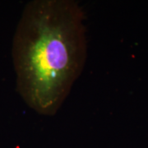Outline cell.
Wrapping results in <instances>:
<instances>
[{
    "label": "cell",
    "instance_id": "1",
    "mask_svg": "<svg viewBox=\"0 0 148 148\" xmlns=\"http://www.w3.org/2000/svg\"><path fill=\"white\" fill-rule=\"evenodd\" d=\"M83 12L72 0L28 3L13 37L16 91L32 110L53 116L83 71Z\"/></svg>",
    "mask_w": 148,
    "mask_h": 148
}]
</instances>
